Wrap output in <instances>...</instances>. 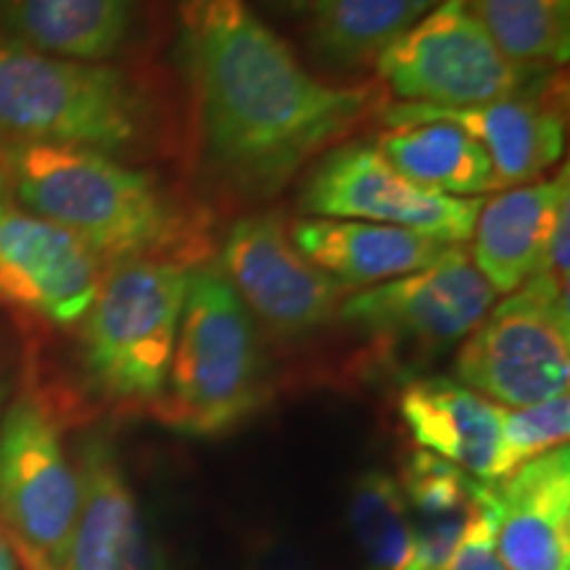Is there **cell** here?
<instances>
[{"label": "cell", "mask_w": 570, "mask_h": 570, "mask_svg": "<svg viewBox=\"0 0 570 570\" xmlns=\"http://www.w3.org/2000/svg\"><path fill=\"white\" fill-rule=\"evenodd\" d=\"M288 233L298 252L346 291L373 288L417 273L452 248L415 230L356 219L302 217Z\"/></svg>", "instance_id": "obj_18"}, {"label": "cell", "mask_w": 570, "mask_h": 570, "mask_svg": "<svg viewBox=\"0 0 570 570\" xmlns=\"http://www.w3.org/2000/svg\"><path fill=\"white\" fill-rule=\"evenodd\" d=\"M104 275L80 238L27 209L0 175V306L53 327L80 325Z\"/></svg>", "instance_id": "obj_11"}, {"label": "cell", "mask_w": 570, "mask_h": 570, "mask_svg": "<svg viewBox=\"0 0 570 570\" xmlns=\"http://www.w3.org/2000/svg\"><path fill=\"white\" fill-rule=\"evenodd\" d=\"M417 117L444 119L481 142L497 175V188L541 180L566 151V114L550 96V82L520 96L462 109L399 104Z\"/></svg>", "instance_id": "obj_15"}, {"label": "cell", "mask_w": 570, "mask_h": 570, "mask_svg": "<svg viewBox=\"0 0 570 570\" xmlns=\"http://www.w3.org/2000/svg\"><path fill=\"white\" fill-rule=\"evenodd\" d=\"M399 417L423 452L479 481H499L502 407L449 377H417L399 394Z\"/></svg>", "instance_id": "obj_17"}, {"label": "cell", "mask_w": 570, "mask_h": 570, "mask_svg": "<svg viewBox=\"0 0 570 570\" xmlns=\"http://www.w3.org/2000/svg\"><path fill=\"white\" fill-rule=\"evenodd\" d=\"M265 362L254 317L225 273L196 265L167 383L151 412L185 436H223L265 402Z\"/></svg>", "instance_id": "obj_4"}, {"label": "cell", "mask_w": 570, "mask_h": 570, "mask_svg": "<svg viewBox=\"0 0 570 570\" xmlns=\"http://www.w3.org/2000/svg\"><path fill=\"white\" fill-rule=\"evenodd\" d=\"M570 209L568 164L541 180L504 188L481 204L473 227V265L494 294H512L537 273L560 214Z\"/></svg>", "instance_id": "obj_16"}, {"label": "cell", "mask_w": 570, "mask_h": 570, "mask_svg": "<svg viewBox=\"0 0 570 570\" xmlns=\"http://www.w3.org/2000/svg\"><path fill=\"white\" fill-rule=\"evenodd\" d=\"M494 46L520 67L554 71L570 56V0H462Z\"/></svg>", "instance_id": "obj_23"}, {"label": "cell", "mask_w": 570, "mask_h": 570, "mask_svg": "<svg viewBox=\"0 0 570 570\" xmlns=\"http://www.w3.org/2000/svg\"><path fill=\"white\" fill-rule=\"evenodd\" d=\"M396 481L407 499L415 531L412 570H446L470 525L487 508L489 481H479L423 449L404 458Z\"/></svg>", "instance_id": "obj_21"}, {"label": "cell", "mask_w": 570, "mask_h": 570, "mask_svg": "<svg viewBox=\"0 0 570 570\" xmlns=\"http://www.w3.org/2000/svg\"><path fill=\"white\" fill-rule=\"evenodd\" d=\"M190 267L138 259L104 275L82 317L80 356L92 389L127 410L161 396L173 362Z\"/></svg>", "instance_id": "obj_5"}, {"label": "cell", "mask_w": 570, "mask_h": 570, "mask_svg": "<svg viewBox=\"0 0 570 570\" xmlns=\"http://www.w3.org/2000/svg\"><path fill=\"white\" fill-rule=\"evenodd\" d=\"M75 468L80 512L67 570H161L109 439L101 433L82 439Z\"/></svg>", "instance_id": "obj_14"}, {"label": "cell", "mask_w": 570, "mask_h": 570, "mask_svg": "<svg viewBox=\"0 0 570 570\" xmlns=\"http://www.w3.org/2000/svg\"><path fill=\"white\" fill-rule=\"evenodd\" d=\"M446 570H508L502 558L497 552V537H494V518L489 510V497L487 508L470 525V531L462 539V544L454 552V558L449 560Z\"/></svg>", "instance_id": "obj_26"}, {"label": "cell", "mask_w": 570, "mask_h": 570, "mask_svg": "<svg viewBox=\"0 0 570 570\" xmlns=\"http://www.w3.org/2000/svg\"><path fill=\"white\" fill-rule=\"evenodd\" d=\"M494 302L465 248L452 246L417 273L348 294L338 317L377 346L431 356L462 344Z\"/></svg>", "instance_id": "obj_9"}, {"label": "cell", "mask_w": 570, "mask_h": 570, "mask_svg": "<svg viewBox=\"0 0 570 570\" xmlns=\"http://www.w3.org/2000/svg\"><path fill=\"white\" fill-rule=\"evenodd\" d=\"M0 570H19V560L17 554H13V547L3 529H0Z\"/></svg>", "instance_id": "obj_27"}, {"label": "cell", "mask_w": 570, "mask_h": 570, "mask_svg": "<svg viewBox=\"0 0 570 570\" xmlns=\"http://www.w3.org/2000/svg\"><path fill=\"white\" fill-rule=\"evenodd\" d=\"M80 512V479L59 420L21 394L0 412V529L24 570H67Z\"/></svg>", "instance_id": "obj_6"}, {"label": "cell", "mask_w": 570, "mask_h": 570, "mask_svg": "<svg viewBox=\"0 0 570 570\" xmlns=\"http://www.w3.org/2000/svg\"><path fill=\"white\" fill-rule=\"evenodd\" d=\"M277 3L285 6V9H291V11H302V9H309L312 0H277Z\"/></svg>", "instance_id": "obj_28"}, {"label": "cell", "mask_w": 570, "mask_h": 570, "mask_svg": "<svg viewBox=\"0 0 570 570\" xmlns=\"http://www.w3.org/2000/svg\"><path fill=\"white\" fill-rule=\"evenodd\" d=\"M0 175L27 209L80 238L104 265H202V227L159 177L80 146H0Z\"/></svg>", "instance_id": "obj_2"}, {"label": "cell", "mask_w": 570, "mask_h": 570, "mask_svg": "<svg viewBox=\"0 0 570 570\" xmlns=\"http://www.w3.org/2000/svg\"><path fill=\"white\" fill-rule=\"evenodd\" d=\"M497 552L508 570H570V449L489 483Z\"/></svg>", "instance_id": "obj_13"}, {"label": "cell", "mask_w": 570, "mask_h": 570, "mask_svg": "<svg viewBox=\"0 0 570 570\" xmlns=\"http://www.w3.org/2000/svg\"><path fill=\"white\" fill-rule=\"evenodd\" d=\"M348 520L365 570L415 568V531L396 479L383 470L362 473L348 499Z\"/></svg>", "instance_id": "obj_24"}, {"label": "cell", "mask_w": 570, "mask_h": 570, "mask_svg": "<svg viewBox=\"0 0 570 570\" xmlns=\"http://www.w3.org/2000/svg\"><path fill=\"white\" fill-rule=\"evenodd\" d=\"M198 167L223 196L265 202L381 106L375 85H331L248 0H175Z\"/></svg>", "instance_id": "obj_1"}, {"label": "cell", "mask_w": 570, "mask_h": 570, "mask_svg": "<svg viewBox=\"0 0 570 570\" xmlns=\"http://www.w3.org/2000/svg\"><path fill=\"white\" fill-rule=\"evenodd\" d=\"M135 0H0V35L69 61L104 63L132 32Z\"/></svg>", "instance_id": "obj_20"}, {"label": "cell", "mask_w": 570, "mask_h": 570, "mask_svg": "<svg viewBox=\"0 0 570 570\" xmlns=\"http://www.w3.org/2000/svg\"><path fill=\"white\" fill-rule=\"evenodd\" d=\"M151 127V101L122 69L59 59L0 35V146L122 156L138 151Z\"/></svg>", "instance_id": "obj_3"}, {"label": "cell", "mask_w": 570, "mask_h": 570, "mask_svg": "<svg viewBox=\"0 0 570 570\" xmlns=\"http://www.w3.org/2000/svg\"><path fill=\"white\" fill-rule=\"evenodd\" d=\"M441 0H312V46L338 67H370Z\"/></svg>", "instance_id": "obj_22"}, {"label": "cell", "mask_w": 570, "mask_h": 570, "mask_svg": "<svg viewBox=\"0 0 570 570\" xmlns=\"http://www.w3.org/2000/svg\"><path fill=\"white\" fill-rule=\"evenodd\" d=\"M373 67L402 104L436 109L504 101L541 88L552 75L510 61L462 0H441Z\"/></svg>", "instance_id": "obj_8"}, {"label": "cell", "mask_w": 570, "mask_h": 570, "mask_svg": "<svg viewBox=\"0 0 570 570\" xmlns=\"http://www.w3.org/2000/svg\"><path fill=\"white\" fill-rule=\"evenodd\" d=\"M458 381L499 407H529L568 394V291L533 273L504 294L460 344Z\"/></svg>", "instance_id": "obj_7"}, {"label": "cell", "mask_w": 570, "mask_h": 570, "mask_svg": "<svg viewBox=\"0 0 570 570\" xmlns=\"http://www.w3.org/2000/svg\"><path fill=\"white\" fill-rule=\"evenodd\" d=\"M248 309L283 338H298L338 317L348 291L312 265L281 214H248L225 235L219 267Z\"/></svg>", "instance_id": "obj_12"}, {"label": "cell", "mask_w": 570, "mask_h": 570, "mask_svg": "<svg viewBox=\"0 0 570 570\" xmlns=\"http://www.w3.org/2000/svg\"><path fill=\"white\" fill-rule=\"evenodd\" d=\"M483 198L431 194L407 180L375 142H341L306 175L298 206L306 217L404 227L446 246L473 238Z\"/></svg>", "instance_id": "obj_10"}, {"label": "cell", "mask_w": 570, "mask_h": 570, "mask_svg": "<svg viewBox=\"0 0 570 570\" xmlns=\"http://www.w3.org/2000/svg\"><path fill=\"white\" fill-rule=\"evenodd\" d=\"M3 399H6V386L3 381H0V412H3Z\"/></svg>", "instance_id": "obj_29"}, {"label": "cell", "mask_w": 570, "mask_h": 570, "mask_svg": "<svg viewBox=\"0 0 570 570\" xmlns=\"http://www.w3.org/2000/svg\"><path fill=\"white\" fill-rule=\"evenodd\" d=\"M383 122L389 130L375 138L377 151L420 188L454 198H479L499 190L481 142L458 125L417 117L399 104L383 111Z\"/></svg>", "instance_id": "obj_19"}, {"label": "cell", "mask_w": 570, "mask_h": 570, "mask_svg": "<svg viewBox=\"0 0 570 570\" xmlns=\"http://www.w3.org/2000/svg\"><path fill=\"white\" fill-rule=\"evenodd\" d=\"M570 433L568 394L544 399L529 407H502V441H499V473L510 475L525 462L566 446Z\"/></svg>", "instance_id": "obj_25"}]
</instances>
